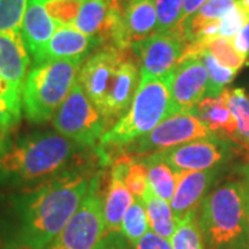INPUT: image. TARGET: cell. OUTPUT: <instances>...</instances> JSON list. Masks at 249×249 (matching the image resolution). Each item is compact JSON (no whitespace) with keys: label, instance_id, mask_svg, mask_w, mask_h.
Returning <instances> with one entry per match:
<instances>
[{"label":"cell","instance_id":"6da1fadb","mask_svg":"<svg viewBox=\"0 0 249 249\" xmlns=\"http://www.w3.org/2000/svg\"><path fill=\"white\" fill-rule=\"evenodd\" d=\"M96 172L70 168L10 199L7 249H45L62 231L89 193Z\"/></svg>","mask_w":249,"mask_h":249},{"label":"cell","instance_id":"7a4b0ae2","mask_svg":"<svg viewBox=\"0 0 249 249\" xmlns=\"http://www.w3.org/2000/svg\"><path fill=\"white\" fill-rule=\"evenodd\" d=\"M83 145L60 133L37 132L10 142L0 155V184L40 183L67 169Z\"/></svg>","mask_w":249,"mask_h":249},{"label":"cell","instance_id":"3957f363","mask_svg":"<svg viewBox=\"0 0 249 249\" xmlns=\"http://www.w3.org/2000/svg\"><path fill=\"white\" fill-rule=\"evenodd\" d=\"M206 249H249L248 188L244 178L211 190L198 211Z\"/></svg>","mask_w":249,"mask_h":249},{"label":"cell","instance_id":"277c9868","mask_svg":"<svg viewBox=\"0 0 249 249\" xmlns=\"http://www.w3.org/2000/svg\"><path fill=\"white\" fill-rule=\"evenodd\" d=\"M173 72L160 79L140 83L129 109L100 140L98 148H124L148 134L160 122L173 116L172 111Z\"/></svg>","mask_w":249,"mask_h":249},{"label":"cell","instance_id":"5b68a950","mask_svg":"<svg viewBox=\"0 0 249 249\" xmlns=\"http://www.w3.org/2000/svg\"><path fill=\"white\" fill-rule=\"evenodd\" d=\"M83 60H47L35 64L22 86V109L34 124L50 121L78 82Z\"/></svg>","mask_w":249,"mask_h":249},{"label":"cell","instance_id":"8992f818","mask_svg":"<svg viewBox=\"0 0 249 249\" xmlns=\"http://www.w3.org/2000/svg\"><path fill=\"white\" fill-rule=\"evenodd\" d=\"M52 124L57 133L83 147L96 145L108 130L107 119L88 97L79 82L75 83L70 96L55 111Z\"/></svg>","mask_w":249,"mask_h":249},{"label":"cell","instance_id":"52a82bcc","mask_svg":"<svg viewBox=\"0 0 249 249\" xmlns=\"http://www.w3.org/2000/svg\"><path fill=\"white\" fill-rule=\"evenodd\" d=\"M101 172H96L88 196L62 231L45 249H94L106 235Z\"/></svg>","mask_w":249,"mask_h":249},{"label":"cell","instance_id":"ba28073f","mask_svg":"<svg viewBox=\"0 0 249 249\" xmlns=\"http://www.w3.org/2000/svg\"><path fill=\"white\" fill-rule=\"evenodd\" d=\"M213 136L208 126L196 115L194 109L180 112L160 122L155 129L133 142L127 144L124 154H155L186 142H196Z\"/></svg>","mask_w":249,"mask_h":249},{"label":"cell","instance_id":"9c48e42d","mask_svg":"<svg viewBox=\"0 0 249 249\" xmlns=\"http://www.w3.org/2000/svg\"><path fill=\"white\" fill-rule=\"evenodd\" d=\"M235 144L229 139L213 134L211 137L186 142L155 152L175 172L208 170L222 168L235 154Z\"/></svg>","mask_w":249,"mask_h":249},{"label":"cell","instance_id":"30bf717a","mask_svg":"<svg viewBox=\"0 0 249 249\" xmlns=\"http://www.w3.org/2000/svg\"><path fill=\"white\" fill-rule=\"evenodd\" d=\"M186 49L176 34H155L132 45L140 62V83L160 79L175 71Z\"/></svg>","mask_w":249,"mask_h":249},{"label":"cell","instance_id":"8fae6325","mask_svg":"<svg viewBox=\"0 0 249 249\" xmlns=\"http://www.w3.org/2000/svg\"><path fill=\"white\" fill-rule=\"evenodd\" d=\"M129 50L115 46H101L80 67L78 82L98 109L103 107L119 64Z\"/></svg>","mask_w":249,"mask_h":249},{"label":"cell","instance_id":"7c38bea8","mask_svg":"<svg viewBox=\"0 0 249 249\" xmlns=\"http://www.w3.org/2000/svg\"><path fill=\"white\" fill-rule=\"evenodd\" d=\"M209 75L198 55H187L178 61L172 79V111L173 115L193 111L208 94Z\"/></svg>","mask_w":249,"mask_h":249},{"label":"cell","instance_id":"4fadbf2b","mask_svg":"<svg viewBox=\"0 0 249 249\" xmlns=\"http://www.w3.org/2000/svg\"><path fill=\"white\" fill-rule=\"evenodd\" d=\"M140 85V70L139 58L133 53L132 47L126 53L119 68L116 71L112 85L108 90V94L103 107L100 108L101 114L107 119V122L119 121L124 114L129 109L134 96Z\"/></svg>","mask_w":249,"mask_h":249},{"label":"cell","instance_id":"5bb4252c","mask_svg":"<svg viewBox=\"0 0 249 249\" xmlns=\"http://www.w3.org/2000/svg\"><path fill=\"white\" fill-rule=\"evenodd\" d=\"M176 173V190L170 201L176 223L188 213L199 211L211 186L220 175V168L208 170H178Z\"/></svg>","mask_w":249,"mask_h":249},{"label":"cell","instance_id":"9a60e30c","mask_svg":"<svg viewBox=\"0 0 249 249\" xmlns=\"http://www.w3.org/2000/svg\"><path fill=\"white\" fill-rule=\"evenodd\" d=\"M124 160L122 155H119L112 162V169L106 188V194L103 196V213H104V224L106 234L119 232L124 217L130 205L133 204L134 196L124 184Z\"/></svg>","mask_w":249,"mask_h":249},{"label":"cell","instance_id":"2e32d148","mask_svg":"<svg viewBox=\"0 0 249 249\" xmlns=\"http://www.w3.org/2000/svg\"><path fill=\"white\" fill-rule=\"evenodd\" d=\"M57 24L49 16L45 6V0H29L27 11L21 25V35L29 54L34 57L35 64H39L57 29Z\"/></svg>","mask_w":249,"mask_h":249},{"label":"cell","instance_id":"e0dca14e","mask_svg":"<svg viewBox=\"0 0 249 249\" xmlns=\"http://www.w3.org/2000/svg\"><path fill=\"white\" fill-rule=\"evenodd\" d=\"M101 46V40L96 36L85 35L73 27L60 25L46 46L40 62L47 60H83Z\"/></svg>","mask_w":249,"mask_h":249},{"label":"cell","instance_id":"ac0fdd59","mask_svg":"<svg viewBox=\"0 0 249 249\" xmlns=\"http://www.w3.org/2000/svg\"><path fill=\"white\" fill-rule=\"evenodd\" d=\"M29 67V52L21 32L0 35V76L22 91Z\"/></svg>","mask_w":249,"mask_h":249},{"label":"cell","instance_id":"d6986e66","mask_svg":"<svg viewBox=\"0 0 249 249\" xmlns=\"http://www.w3.org/2000/svg\"><path fill=\"white\" fill-rule=\"evenodd\" d=\"M124 27L130 46L155 35L158 27L155 0H129L124 10Z\"/></svg>","mask_w":249,"mask_h":249},{"label":"cell","instance_id":"ffe728a7","mask_svg":"<svg viewBox=\"0 0 249 249\" xmlns=\"http://www.w3.org/2000/svg\"><path fill=\"white\" fill-rule=\"evenodd\" d=\"M194 112L212 133L234 142L237 136V121L229 109L227 103L220 96L204 97L196 104Z\"/></svg>","mask_w":249,"mask_h":249},{"label":"cell","instance_id":"44dd1931","mask_svg":"<svg viewBox=\"0 0 249 249\" xmlns=\"http://www.w3.org/2000/svg\"><path fill=\"white\" fill-rule=\"evenodd\" d=\"M118 1L119 0H83L72 27L85 35L100 39Z\"/></svg>","mask_w":249,"mask_h":249},{"label":"cell","instance_id":"7402d4cb","mask_svg":"<svg viewBox=\"0 0 249 249\" xmlns=\"http://www.w3.org/2000/svg\"><path fill=\"white\" fill-rule=\"evenodd\" d=\"M220 97L227 103L234 119L237 121V136L234 144L249 160V94L241 88L226 89Z\"/></svg>","mask_w":249,"mask_h":249},{"label":"cell","instance_id":"603a6c76","mask_svg":"<svg viewBox=\"0 0 249 249\" xmlns=\"http://www.w3.org/2000/svg\"><path fill=\"white\" fill-rule=\"evenodd\" d=\"M142 201L147 209L150 229L152 232L160 235L162 238L170 240L176 230V219L172 211V206L168 201L162 199L152 191L151 187L147 188Z\"/></svg>","mask_w":249,"mask_h":249},{"label":"cell","instance_id":"cb8c5ba5","mask_svg":"<svg viewBox=\"0 0 249 249\" xmlns=\"http://www.w3.org/2000/svg\"><path fill=\"white\" fill-rule=\"evenodd\" d=\"M204 49L208 53H211L216 58V61L222 64L223 67L231 68L235 71H240L242 67H245L249 61L244 58L237 49L232 45V39H227L223 36H212L206 39H199L193 43L186 46L184 50H196Z\"/></svg>","mask_w":249,"mask_h":249},{"label":"cell","instance_id":"d4e9b609","mask_svg":"<svg viewBox=\"0 0 249 249\" xmlns=\"http://www.w3.org/2000/svg\"><path fill=\"white\" fill-rule=\"evenodd\" d=\"M148 170V181L157 196L170 202L176 190V173L157 154H150L142 158Z\"/></svg>","mask_w":249,"mask_h":249},{"label":"cell","instance_id":"484cf974","mask_svg":"<svg viewBox=\"0 0 249 249\" xmlns=\"http://www.w3.org/2000/svg\"><path fill=\"white\" fill-rule=\"evenodd\" d=\"M198 55L202 62L205 64L206 70H208V75H209V83H208V96H213V97H219L220 93L226 89V86L229 83H231L235 75L238 71L223 67L222 64L216 61L213 55L208 53L204 49H196V50H184L181 58H184L187 55ZM180 58V60H181Z\"/></svg>","mask_w":249,"mask_h":249},{"label":"cell","instance_id":"4316f807","mask_svg":"<svg viewBox=\"0 0 249 249\" xmlns=\"http://www.w3.org/2000/svg\"><path fill=\"white\" fill-rule=\"evenodd\" d=\"M170 244L173 249H206L198 222V211L178 220L175 234L170 238Z\"/></svg>","mask_w":249,"mask_h":249},{"label":"cell","instance_id":"83f0119b","mask_svg":"<svg viewBox=\"0 0 249 249\" xmlns=\"http://www.w3.org/2000/svg\"><path fill=\"white\" fill-rule=\"evenodd\" d=\"M148 231H150V222H148V214L144 201L134 198L133 204L130 205V208L124 214V222L121 226V234L129 241L130 245H134Z\"/></svg>","mask_w":249,"mask_h":249},{"label":"cell","instance_id":"f1b7e54d","mask_svg":"<svg viewBox=\"0 0 249 249\" xmlns=\"http://www.w3.org/2000/svg\"><path fill=\"white\" fill-rule=\"evenodd\" d=\"M124 160V184L136 199H142L147 188L150 187L148 170L142 160L134 158L132 154H121Z\"/></svg>","mask_w":249,"mask_h":249},{"label":"cell","instance_id":"f546056e","mask_svg":"<svg viewBox=\"0 0 249 249\" xmlns=\"http://www.w3.org/2000/svg\"><path fill=\"white\" fill-rule=\"evenodd\" d=\"M29 0H0V35L21 32Z\"/></svg>","mask_w":249,"mask_h":249},{"label":"cell","instance_id":"4dcf8cb0","mask_svg":"<svg viewBox=\"0 0 249 249\" xmlns=\"http://www.w3.org/2000/svg\"><path fill=\"white\" fill-rule=\"evenodd\" d=\"M158 27L157 34H175L183 10V0H155Z\"/></svg>","mask_w":249,"mask_h":249},{"label":"cell","instance_id":"1f68e13d","mask_svg":"<svg viewBox=\"0 0 249 249\" xmlns=\"http://www.w3.org/2000/svg\"><path fill=\"white\" fill-rule=\"evenodd\" d=\"M83 0H45L49 16L60 27H72L79 14Z\"/></svg>","mask_w":249,"mask_h":249},{"label":"cell","instance_id":"d6a6232c","mask_svg":"<svg viewBox=\"0 0 249 249\" xmlns=\"http://www.w3.org/2000/svg\"><path fill=\"white\" fill-rule=\"evenodd\" d=\"M248 22L249 10L238 0L235 7L220 19V22H219V36L232 39Z\"/></svg>","mask_w":249,"mask_h":249},{"label":"cell","instance_id":"836d02e7","mask_svg":"<svg viewBox=\"0 0 249 249\" xmlns=\"http://www.w3.org/2000/svg\"><path fill=\"white\" fill-rule=\"evenodd\" d=\"M0 103L7 106L10 112L21 119V109H22V91L13 86L9 80L0 76Z\"/></svg>","mask_w":249,"mask_h":249},{"label":"cell","instance_id":"e575fe53","mask_svg":"<svg viewBox=\"0 0 249 249\" xmlns=\"http://www.w3.org/2000/svg\"><path fill=\"white\" fill-rule=\"evenodd\" d=\"M132 249H173L169 240L162 238L157 235L155 232L148 231L142 240L137 241L134 245H132Z\"/></svg>","mask_w":249,"mask_h":249},{"label":"cell","instance_id":"d590c367","mask_svg":"<svg viewBox=\"0 0 249 249\" xmlns=\"http://www.w3.org/2000/svg\"><path fill=\"white\" fill-rule=\"evenodd\" d=\"M94 249H132V245L121 231L109 232L104 235V238L100 241V244Z\"/></svg>","mask_w":249,"mask_h":249},{"label":"cell","instance_id":"8d00e7d4","mask_svg":"<svg viewBox=\"0 0 249 249\" xmlns=\"http://www.w3.org/2000/svg\"><path fill=\"white\" fill-rule=\"evenodd\" d=\"M232 45L237 52L249 61V22L232 37Z\"/></svg>","mask_w":249,"mask_h":249},{"label":"cell","instance_id":"74e56055","mask_svg":"<svg viewBox=\"0 0 249 249\" xmlns=\"http://www.w3.org/2000/svg\"><path fill=\"white\" fill-rule=\"evenodd\" d=\"M206 1L208 0H183V10H181V17H180V24H178V29L181 25H184L187 21L193 17Z\"/></svg>","mask_w":249,"mask_h":249},{"label":"cell","instance_id":"f35d334b","mask_svg":"<svg viewBox=\"0 0 249 249\" xmlns=\"http://www.w3.org/2000/svg\"><path fill=\"white\" fill-rule=\"evenodd\" d=\"M19 121H18L16 116L10 112V109L7 106L1 104L0 103V129H6L10 130L13 126H16Z\"/></svg>","mask_w":249,"mask_h":249},{"label":"cell","instance_id":"ab89813d","mask_svg":"<svg viewBox=\"0 0 249 249\" xmlns=\"http://www.w3.org/2000/svg\"><path fill=\"white\" fill-rule=\"evenodd\" d=\"M10 139H9V130L6 129H0V155L6 151V148L9 147Z\"/></svg>","mask_w":249,"mask_h":249},{"label":"cell","instance_id":"60d3db41","mask_svg":"<svg viewBox=\"0 0 249 249\" xmlns=\"http://www.w3.org/2000/svg\"><path fill=\"white\" fill-rule=\"evenodd\" d=\"M242 178L247 183V188H248V226H249V160L244 165V169H242Z\"/></svg>","mask_w":249,"mask_h":249},{"label":"cell","instance_id":"b9f144b4","mask_svg":"<svg viewBox=\"0 0 249 249\" xmlns=\"http://www.w3.org/2000/svg\"><path fill=\"white\" fill-rule=\"evenodd\" d=\"M241 3H242V4H244V6H245V7H247V9L249 10V0H240Z\"/></svg>","mask_w":249,"mask_h":249}]
</instances>
